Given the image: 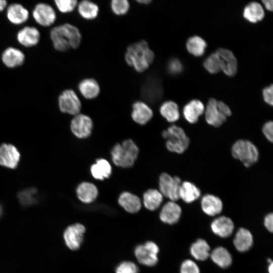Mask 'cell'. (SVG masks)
<instances>
[{
	"label": "cell",
	"mask_w": 273,
	"mask_h": 273,
	"mask_svg": "<svg viewBox=\"0 0 273 273\" xmlns=\"http://www.w3.org/2000/svg\"><path fill=\"white\" fill-rule=\"evenodd\" d=\"M50 38L54 48L59 52H65L70 48L77 49L81 41L79 29L69 23L53 28L50 31Z\"/></svg>",
	"instance_id": "obj_1"
},
{
	"label": "cell",
	"mask_w": 273,
	"mask_h": 273,
	"mask_svg": "<svg viewBox=\"0 0 273 273\" xmlns=\"http://www.w3.org/2000/svg\"><path fill=\"white\" fill-rule=\"evenodd\" d=\"M154 52L150 49L148 42L142 40L128 46L125 54L127 64L133 67L138 72L146 71L153 62Z\"/></svg>",
	"instance_id": "obj_2"
},
{
	"label": "cell",
	"mask_w": 273,
	"mask_h": 273,
	"mask_svg": "<svg viewBox=\"0 0 273 273\" xmlns=\"http://www.w3.org/2000/svg\"><path fill=\"white\" fill-rule=\"evenodd\" d=\"M139 153V149L131 139L116 144L111 150V158L114 164L122 168L132 166Z\"/></svg>",
	"instance_id": "obj_3"
},
{
	"label": "cell",
	"mask_w": 273,
	"mask_h": 273,
	"mask_svg": "<svg viewBox=\"0 0 273 273\" xmlns=\"http://www.w3.org/2000/svg\"><path fill=\"white\" fill-rule=\"evenodd\" d=\"M162 135L166 140V147L171 152L182 154L190 145V139L184 130L175 125H172L164 130Z\"/></svg>",
	"instance_id": "obj_4"
},
{
	"label": "cell",
	"mask_w": 273,
	"mask_h": 273,
	"mask_svg": "<svg viewBox=\"0 0 273 273\" xmlns=\"http://www.w3.org/2000/svg\"><path fill=\"white\" fill-rule=\"evenodd\" d=\"M233 157L240 161L246 167L252 166L258 160L259 151L251 141L240 139L235 142L231 148Z\"/></svg>",
	"instance_id": "obj_5"
},
{
	"label": "cell",
	"mask_w": 273,
	"mask_h": 273,
	"mask_svg": "<svg viewBox=\"0 0 273 273\" xmlns=\"http://www.w3.org/2000/svg\"><path fill=\"white\" fill-rule=\"evenodd\" d=\"M181 184V180L178 176H172L167 173L163 172L159 178V191L163 197L168 198L171 201L175 202L179 199V191Z\"/></svg>",
	"instance_id": "obj_6"
},
{
	"label": "cell",
	"mask_w": 273,
	"mask_h": 273,
	"mask_svg": "<svg viewBox=\"0 0 273 273\" xmlns=\"http://www.w3.org/2000/svg\"><path fill=\"white\" fill-rule=\"evenodd\" d=\"M158 246L152 241H148L144 244L136 246L134 250L135 256L139 263L148 266H153L158 261Z\"/></svg>",
	"instance_id": "obj_7"
},
{
	"label": "cell",
	"mask_w": 273,
	"mask_h": 273,
	"mask_svg": "<svg viewBox=\"0 0 273 273\" xmlns=\"http://www.w3.org/2000/svg\"><path fill=\"white\" fill-rule=\"evenodd\" d=\"M59 107L64 113L76 115L79 113L81 103L75 92L71 89L63 91L58 98Z\"/></svg>",
	"instance_id": "obj_8"
},
{
	"label": "cell",
	"mask_w": 273,
	"mask_h": 273,
	"mask_svg": "<svg viewBox=\"0 0 273 273\" xmlns=\"http://www.w3.org/2000/svg\"><path fill=\"white\" fill-rule=\"evenodd\" d=\"M85 232L84 226L79 223L68 226L65 230L63 237L66 246L72 250H76L81 246Z\"/></svg>",
	"instance_id": "obj_9"
},
{
	"label": "cell",
	"mask_w": 273,
	"mask_h": 273,
	"mask_svg": "<svg viewBox=\"0 0 273 273\" xmlns=\"http://www.w3.org/2000/svg\"><path fill=\"white\" fill-rule=\"evenodd\" d=\"M32 17L35 22L43 27H49L56 20V13L50 5L41 3L37 4L32 11Z\"/></svg>",
	"instance_id": "obj_10"
},
{
	"label": "cell",
	"mask_w": 273,
	"mask_h": 273,
	"mask_svg": "<svg viewBox=\"0 0 273 273\" xmlns=\"http://www.w3.org/2000/svg\"><path fill=\"white\" fill-rule=\"evenodd\" d=\"M93 127L91 118L86 115L79 113L75 115L70 124L72 133L79 139L88 138L91 134Z\"/></svg>",
	"instance_id": "obj_11"
},
{
	"label": "cell",
	"mask_w": 273,
	"mask_h": 273,
	"mask_svg": "<svg viewBox=\"0 0 273 273\" xmlns=\"http://www.w3.org/2000/svg\"><path fill=\"white\" fill-rule=\"evenodd\" d=\"M204 113L207 123L215 127L220 126L227 119V117L219 109L217 101L212 98L208 100L205 107Z\"/></svg>",
	"instance_id": "obj_12"
},
{
	"label": "cell",
	"mask_w": 273,
	"mask_h": 273,
	"mask_svg": "<svg viewBox=\"0 0 273 273\" xmlns=\"http://www.w3.org/2000/svg\"><path fill=\"white\" fill-rule=\"evenodd\" d=\"M20 154L16 147L10 144L0 146V165L11 169L18 165Z\"/></svg>",
	"instance_id": "obj_13"
},
{
	"label": "cell",
	"mask_w": 273,
	"mask_h": 273,
	"mask_svg": "<svg viewBox=\"0 0 273 273\" xmlns=\"http://www.w3.org/2000/svg\"><path fill=\"white\" fill-rule=\"evenodd\" d=\"M216 52L222 61L221 71L230 77L235 75L238 70V62L234 53L231 51L223 48L218 49Z\"/></svg>",
	"instance_id": "obj_14"
},
{
	"label": "cell",
	"mask_w": 273,
	"mask_h": 273,
	"mask_svg": "<svg viewBox=\"0 0 273 273\" xmlns=\"http://www.w3.org/2000/svg\"><path fill=\"white\" fill-rule=\"evenodd\" d=\"M17 39L19 43L25 47H32L38 44L40 34L39 30L35 27L25 26L17 34Z\"/></svg>",
	"instance_id": "obj_15"
},
{
	"label": "cell",
	"mask_w": 273,
	"mask_h": 273,
	"mask_svg": "<svg viewBox=\"0 0 273 273\" xmlns=\"http://www.w3.org/2000/svg\"><path fill=\"white\" fill-rule=\"evenodd\" d=\"M205 106L200 100L194 99L185 105L183 109V114L185 119L189 123H197L199 117L204 113Z\"/></svg>",
	"instance_id": "obj_16"
},
{
	"label": "cell",
	"mask_w": 273,
	"mask_h": 273,
	"mask_svg": "<svg viewBox=\"0 0 273 273\" xmlns=\"http://www.w3.org/2000/svg\"><path fill=\"white\" fill-rule=\"evenodd\" d=\"M181 214L180 206L174 201H169L162 207L160 212L161 220L169 224H173L178 221Z\"/></svg>",
	"instance_id": "obj_17"
},
{
	"label": "cell",
	"mask_w": 273,
	"mask_h": 273,
	"mask_svg": "<svg viewBox=\"0 0 273 273\" xmlns=\"http://www.w3.org/2000/svg\"><path fill=\"white\" fill-rule=\"evenodd\" d=\"M211 229L215 235L225 238L232 235L234 230V224L230 218L221 216L212 221Z\"/></svg>",
	"instance_id": "obj_18"
},
{
	"label": "cell",
	"mask_w": 273,
	"mask_h": 273,
	"mask_svg": "<svg viewBox=\"0 0 273 273\" xmlns=\"http://www.w3.org/2000/svg\"><path fill=\"white\" fill-rule=\"evenodd\" d=\"M153 115L152 109L145 102L136 101L132 105L131 117L136 123L145 124L151 119Z\"/></svg>",
	"instance_id": "obj_19"
},
{
	"label": "cell",
	"mask_w": 273,
	"mask_h": 273,
	"mask_svg": "<svg viewBox=\"0 0 273 273\" xmlns=\"http://www.w3.org/2000/svg\"><path fill=\"white\" fill-rule=\"evenodd\" d=\"M25 59V55L21 50L11 47L6 48L2 55L3 63L10 68L21 66L24 63Z\"/></svg>",
	"instance_id": "obj_20"
},
{
	"label": "cell",
	"mask_w": 273,
	"mask_h": 273,
	"mask_svg": "<svg viewBox=\"0 0 273 273\" xmlns=\"http://www.w3.org/2000/svg\"><path fill=\"white\" fill-rule=\"evenodd\" d=\"M202 211L209 216H215L220 213L223 209L221 200L217 196L212 194L204 195L201 200Z\"/></svg>",
	"instance_id": "obj_21"
},
{
	"label": "cell",
	"mask_w": 273,
	"mask_h": 273,
	"mask_svg": "<svg viewBox=\"0 0 273 273\" xmlns=\"http://www.w3.org/2000/svg\"><path fill=\"white\" fill-rule=\"evenodd\" d=\"M29 16L28 10L19 3H13L8 6L7 17L13 24L20 25L26 22Z\"/></svg>",
	"instance_id": "obj_22"
},
{
	"label": "cell",
	"mask_w": 273,
	"mask_h": 273,
	"mask_svg": "<svg viewBox=\"0 0 273 273\" xmlns=\"http://www.w3.org/2000/svg\"><path fill=\"white\" fill-rule=\"evenodd\" d=\"M76 195L79 200L86 204L93 202L98 196V190L93 183L84 181L76 188Z\"/></svg>",
	"instance_id": "obj_23"
},
{
	"label": "cell",
	"mask_w": 273,
	"mask_h": 273,
	"mask_svg": "<svg viewBox=\"0 0 273 273\" xmlns=\"http://www.w3.org/2000/svg\"><path fill=\"white\" fill-rule=\"evenodd\" d=\"M118 202L125 210L130 213L138 212L142 207L140 198L129 192L122 193L118 198Z\"/></svg>",
	"instance_id": "obj_24"
},
{
	"label": "cell",
	"mask_w": 273,
	"mask_h": 273,
	"mask_svg": "<svg viewBox=\"0 0 273 273\" xmlns=\"http://www.w3.org/2000/svg\"><path fill=\"white\" fill-rule=\"evenodd\" d=\"M253 242L251 233L247 229L240 228L236 234L233 243L235 248L240 252L249 250Z\"/></svg>",
	"instance_id": "obj_25"
},
{
	"label": "cell",
	"mask_w": 273,
	"mask_h": 273,
	"mask_svg": "<svg viewBox=\"0 0 273 273\" xmlns=\"http://www.w3.org/2000/svg\"><path fill=\"white\" fill-rule=\"evenodd\" d=\"M264 15L262 6L256 2H252L248 4L244 8L243 12V17L252 23H256L261 21Z\"/></svg>",
	"instance_id": "obj_26"
},
{
	"label": "cell",
	"mask_w": 273,
	"mask_h": 273,
	"mask_svg": "<svg viewBox=\"0 0 273 273\" xmlns=\"http://www.w3.org/2000/svg\"><path fill=\"white\" fill-rule=\"evenodd\" d=\"M201 196L200 190L193 183L189 181L181 182L179 197L187 203H192Z\"/></svg>",
	"instance_id": "obj_27"
},
{
	"label": "cell",
	"mask_w": 273,
	"mask_h": 273,
	"mask_svg": "<svg viewBox=\"0 0 273 273\" xmlns=\"http://www.w3.org/2000/svg\"><path fill=\"white\" fill-rule=\"evenodd\" d=\"M90 172L96 179L103 180L109 178L112 173V167L110 163L103 158L98 159L90 166Z\"/></svg>",
	"instance_id": "obj_28"
},
{
	"label": "cell",
	"mask_w": 273,
	"mask_h": 273,
	"mask_svg": "<svg viewBox=\"0 0 273 273\" xmlns=\"http://www.w3.org/2000/svg\"><path fill=\"white\" fill-rule=\"evenodd\" d=\"M78 89L81 94L87 99H93L100 94L99 83L94 78H88L82 80L78 84Z\"/></svg>",
	"instance_id": "obj_29"
},
{
	"label": "cell",
	"mask_w": 273,
	"mask_h": 273,
	"mask_svg": "<svg viewBox=\"0 0 273 273\" xmlns=\"http://www.w3.org/2000/svg\"><path fill=\"white\" fill-rule=\"evenodd\" d=\"M211 260L220 267L225 268L232 263V257L230 252L223 247H218L210 253Z\"/></svg>",
	"instance_id": "obj_30"
},
{
	"label": "cell",
	"mask_w": 273,
	"mask_h": 273,
	"mask_svg": "<svg viewBox=\"0 0 273 273\" xmlns=\"http://www.w3.org/2000/svg\"><path fill=\"white\" fill-rule=\"evenodd\" d=\"M163 196L159 190L150 189L143 194V204L150 211L157 209L163 202Z\"/></svg>",
	"instance_id": "obj_31"
},
{
	"label": "cell",
	"mask_w": 273,
	"mask_h": 273,
	"mask_svg": "<svg viewBox=\"0 0 273 273\" xmlns=\"http://www.w3.org/2000/svg\"><path fill=\"white\" fill-rule=\"evenodd\" d=\"M210 248L204 239H199L193 243L190 247L191 255L196 260L204 261L210 256Z\"/></svg>",
	"instance_id": "obj_32"
},
{
	"label": "cell",
	"mask_w": 273,
	"mask_h": 273,
	"mask_svg": "<svg viewBox=\"0 0 273 273\" xmlns=\"http://www.w3.org/2000/svg\"><path fill=\"white\" fill-rule=\"evenodd\" d=\"M160 113L163 117L171 123L176 122L180 117L178 106L172 101L164 102L160 107Z\"/></svg>",
	"instance_id": "obj_33"
},
{
	"label": "cell",
	"mask_w": 273,
	"mask_h": 273,
	"mask_svg": "<svg viewBox=\"0 0 273 273\" xmlns=\"http://www.w3.org/2000/svg\"><path fill=\"white\" fill-rule=\"evenodd\" d=\"M207 43L201 37L195 35L189 37L186 42L188 52L195 57L202 56L205 53Z\"/></svg>",
	"instance_id": "obj_34"
},
{
	"label": "cell",
	"mask_w": 273,
	"mask_h": 273,
	"mask_svg": "<svg viewBox=\"0 0 273 273\" xmlns=\"http://www.w3.org/2000/svg\"><path fill=\"white\" fill-rule=\"evenodd\" d=\"M77 10L79 15L86 20L95 19L99 11L96 4L87 0L82 1L77 4Z\"/></svg>",
	"instance_id": "obj_35"
},
{
	"label": "cell",
	"mask_w": 273,
	"mask_h": 273,
	"mask_svg": "<svg viewBox=\"0 0 273 273\" xmlns=\"http://www.w3.org/2000/svg\"><path fill=\"white\" fill-rule=\"evenodd\" d=\"M203 66L209 73L216 74L221 71L222 61L218 54L215 52L206 58Z\"/></svg>",
	"instance_id": "obj_36"
},
{
	"label": "cell",
	"mask_w": 273,
	"mask_h": 273,
	"mask_svg": "<svg viewBox=\"0 0 273 273\" xmlns=\"http://www.w3.org/2000/svg\"><path fill=\"white\" fill-rule=\"evenodd\" d=\"M36 192L35 188H30L21 191L18 194L20 202L25 206L34 204L36 202Z\"/></svg>",
	"instance_id": "obj_37"
},
{
	"label": "cell",
	"mask_w": 273,
	"mask_h": 273,
	"mask_svg": "<svg viewBox=\"0 0 273 273\" xmlns=\"http://www.w3.org/2000/svg\"><path fill=\"white\" fill-rule=\"evenodd\" d=\"M129 3L127 0H113L111 2L112 12L117 15L125 14L129 9Z\"/></svg>",
	"instance_id": "obj_38"
},
{
	"label": "cell",
	"mask_w": 273,
	"mask_h": 273,
	"mask_svg": "<svg viewBox=\"0 0 273 273\" xmlns=\"http://www.w3.org/2000/svg\"><path fill=\"white\" fill-rule=\"evenodd\" d=\"M55 5L62 13H67L72 12L77 6L76 0H55Z\"/></svg>",
	"instance_id": "obj_39"
},
{
	"label": "cell",
	"mask_w": 273,
	"mask_h": 273,
	"mask_svg": "<svg viewBox=\"0 0 273 273\" xmlns=\"http://www.w3.org/2000/svg\"><path fill=\"white\" fill-rule=\"evenodd\" d=\"M143 87V95L144 97L149 100L154 101L156 98H158V96H160V90L159 87H157L155 85V83L153 82V81L151 82H147Z\"/></svg>",
	"instance_id": "obj_40"
},
{
	"label": "cell",
	"mask_w": 273,
	"mask_h": 273,
	"mask_svg": "<svg viewBox=\"0 0 273 273\" xmlns=\"http://www.w3.org/2000/svg\"><path fill=\"white\" fill-rule=\"evenodd\" d=\"M139 271L138 266L131 261H123L116 267V273H138Z\"/></svg>",
	"instance_id": "obj_41"
},
{
	"label": "cell",
	"mask_w": 273,
	"mask_h": 273,
	"mask_svg": "<svg viewBox=\"0 0 273 273\" xmlns=\"http://www.w3.org/2000/svg\"><path fill=\"white\" fill-rule=\"evenodd\" d=\"M180 273H200V272L198 266L194 261L186 259L180 265Z\"/></svg>",
	"instance_id": "obj_42"
},
{
	"label": "cell",
	"mask_w": 273,
	"mask_h": 273,
	"mask_svg": "<svg viewBox=\"0 0 273 273\" xmlns=\"http://www.w3.org/2000/svg\"><path fill=\"white\" fill-rule=\"evenodd\" d=\"M167 69L170 74L176 75L181 72L183 70V66L178 59L173 58L168 62Z\"/></svg>",
	"instance_id": "obj_43"
},
{
	"label": "cell",
	"mask_w": 273,
	"mask_h": 273,
	"mask_svg": "<svg viewBox=\"0 0 273 273\" xmlns=\"http://www.w3.org/2000/svg\"><path fill=\"white\" fill-rule=\"evenodd\" d=\"M262 132L266 139L272 143L273 141V123L272 121L265 122L262 127Z\"/></svg>",
	"instance_id": "obj_44"
},
{
	"label": "cell",
	"mask_w": 273,
	"mask_h": 273,
	"mask_svg": "<svg viewBox=\"0 0 273 273\" xmlns=\"http://www.w3.org/2000/svg\"><path fill=\"white\" fill-rule=\"evenodd\" d=\"M262 96L264 101L269 105H273L272 84L264 87L262 90Z\"/></svg>",
	"instance_id": "obj_45"
},
{
	"label": "cell",
	"mask_w": 273,
	"mask_h": 273,
	"mask_svg": "<svg viewBox=\"0 0 273 273\" xmlns=\"http://www.w3.org/2000/svg\"><path fill=\"white\" fill-rule=\"evenodd\" d=\"M264 224L266 229L270 232L273 231V214L268 213L264 217Z\"/></svg>",
	"instance_id": "obj_46"
},
{
	"label": "cell",
	"mask_w": 273,
	"mask_h": 273,
	"mask_svg": "<svg viewBox=\"0 0 273 273\" xmlns=\"http://www.w3.org/2000/svg\"><path fill=\"white\" fill-rule=\"evenodd\" d=\"M217 105L221 112L227 118L232 115L231 109L225 103L221 101H217Z\"/></svg>",
	"instance_id": "obj_47"
},
{
	"label": "cell",
	"mask_w": 273,
	"mask_h": 273,
	"mask_svg": "<svg viewBox=\"0 0 273 273\" xmlns=\"http://www.w3.org/2000/svg\"><path fill=\"white\" fill-rule=\"evenodd\" d=\"M265 8L268 11H272L273 9V1L272 0L262 1Z\"/></svg>",
	"instance_id": "obj_48"
},
{
	"label": "cell",
	"mask_w": 273,
	"mask_h": 273,
	"mask_svg": "<svg viewBox=\"0 0 273 273\" xmlns=\"http://www.w3.org/2000/svg\"><path fill=\"white\" fill-rule=\"evenodd\" d=\"M7 6V2L5 0H0V12L3 11Z\"/></svg>",
	"instance_id": "obj_49"
},
{
	"label": "cell",
	"mask_w": 273,
	"mask_h": 273,
	"mask_svg": "<svg viewBox=\"0 0 273 273\" xmlns=\"http://www.w3.org/2000/svg\"><path fill=\"white\" fill-rule=\"evenodd\" d=\"M268 262L269 263L268 267V271L269 273H273V263L272 261L269 259H268Z\"/></svg>",
	"instance_id": "obj_50"
},
{
	"label": "cell",
	"mask_w": 273,
	"mask_h": 273,
	"mask_svg": "<svg viewBox=\"0 0 273 273\" xmlns=\"http://www.w3.org/2000/svg\"><path fill=\"white\" fill-rule=\"evenodd\" d=\"M137 2L141 4L148 5L152 1L151 0H138Z\"/></svg>",
	"instance_id": "obj_51"
}]
</instances>
